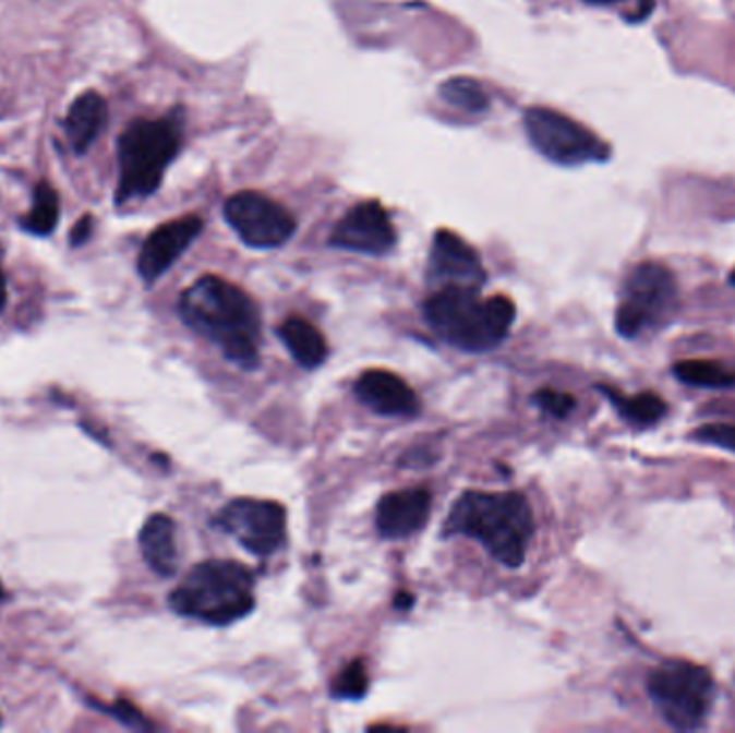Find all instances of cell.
I'll return each mask as SVG.
<instances>
[{
    "mask_svg": "<svg viewBox=\"0 0 735 733\" xmlns=\"http://www.w3.org/2000/svg\"><path fill=\"white\" fill-rule=\"evenodd\" d=\"M525 132L538 153L562 166L602 161L609 155V147L588 128L549 108H529Z\"/></svg>",
    "mask_w": 735,
    "mask_h": 733,
    "instance_id": "obj_8",
    "label": "cell"
},
{
    "mask_svg": "<svg viewBox=\"0 0 735 733\" xmlns=\"http://www.w3.org/2000/svg\"><path fill=\"white\" fill-rule=\"evenodd\" d=\"M429 278L439 287H467L480 291L486 272L478 252L465 239L449 230H437L429 259Z\"/></svg>",
    "mask_w": 735,
    "mask_h": 733,
    "instance_id": "obj_12",
    "label": "cell"
},
{
    "mask_svg": "<svg viewBox=\"0 0 735 733\" xmlns=\"http://www.w3.org/2000/svg\"><path fill=\"white\" fill-rule=\"evenodd\" d=\"M439 93L447 104L465 112H471V115L484 112L489 108V95L482 88V84L473 77H465V75L449 77L439 86Z\"/></svg>",
    "mask_w": 735,
    "mask_h": 733,
    "instance_id": "obj_22",
    "label": "cell"
},
{
    "mask_svg": "<svg viewBox=\"0 0 735 733\" xmlns=\"http://www.w3.org/2000/svg\"><path fill=\"white\" fill-rule=\"evenodd\" d=\"M168 604L183 617L228 626L254 609V575L237 562H203L170 593Z\"/></svg>",
    "mask_w": 735,
    "mask_h": 733,
    "instance_id": "obj_4",
    "label": "cell"
},
{
    "mask_svg": "<svg viewBox=\"0 0 735 733\" xmlns=\"http://www.w3.org/2000/svg\"><path fill=\"white\" fill-rule=\"evenodd\" d=\"M285 347L291 351L297 364L303 368L321 366L327 360V343L323 334L305 319L291 316L278 329Z\"/></svg>",
    "mask_w": 735,
    "mask_h": 733,
    "instance_id": "obj_18",
    "label": "cell"
},
{
    "mask_svg": "<svg viewBox=\"0 0 735 733\" xmlns=\"http://www.w3.org/2000/svg\"><path fill=\"white\" fill-rule=\"evenodd\" d=\"M424 316L447 345L467 353H486L508 338L516 305L504 295L482 299L478 289L442 287L424 303Z\"/></svg>",
    "mask_w": 735,
    "mask_h": 733,
    "instance_id": "obj_3",
    "label": "cell"
},
{
    "mask_svg": "<svg viewBox=\"0 0 735 733\" xmlns=\"http://www.w3.org/2000/svg\"><path fill=\"white\" fill-rule=\"evenodd\" d=\"M329 245L358 254L383 256L396 245V228L383 205L368 201L353 207L334 226Z\"/></svg>",
    "mask_w": 735,
    "mask_h": 733,
    "instance_id": "obj_11",
    "label": "cell"
},
{
    "mask_svg": "<svg viewBox=\"0 0 735 733\" xmlns=\"http://www.w3.org/2000/svg\"><path fill=\"white\" fill-rule=\"evenodd\" d=\"M714 690L712 673L686 660H666L648 677L659 714L675 730H697L712 708Z\"/></svg>",
    "mask_w": 735,
    "mask_h": 733,
    "instance_id": "obj_6",
    "label": "cell"
},
{
    "mask_svg": "<svg viewBox=\"0 0 735 733\" xmlns=\"http://www.w3.org/2000/svg\"><path fill=\"white\" fill-rule=\"evenodd\" d=\"M4 303H7V283H4V274L0 269V312H2Z\"/></svg>",
    "mask_w": 735,
    "mask_h": 733,
    "instance_id": "obj_28",
    "label": "cell"
},
{
    "mask_svg": "<svg viewBox=\"0 0 735 733\" xmlns=\"http://www.w3.org/2000/svg\"><path fill=\"white\" fill-rule=\"evenodd\" d=\"M677 308V283L659 263L635 267L624 285L615 325L624 338H639L662 327Z\"/></svg>",
    "mask_w": 735,
    "mask_h": 733,
    "instance_id": "obj_7",
    "label": "cell"
},
{
    "mask_svg": "<svg viewBox=\"0 0 735 733\" xmlns=\"http://www.w3.org/2000/svg\"><path fill=\"white\" fill-rule=\"evenodd\" d=\"M112 714H115L123 725H128V728H136V730L147 728L145 717H143L132 704H128V701H123V699H119V701L115 704Z\"/></svg>",
    "mask_w": 735,
    "mask_h": 733,
    "instance_id": "obj_26",
    "label": "cell"
},
{
    "mask_svg": "<svg viewBox=\"0 0 735 733\" xmlns=\"http://www.w3.org/2000/svg\"><path fill=\"white\" fill-rule=\"evenodd\" d=\"M692 440L735 452V426L734 424H708V426L697 429L692 433Z\"/></svg>",
    "mask_w": 735,
    "mask_h": 733,
    "instance_id": "obj_25",
    "label": "cell"
},
{
    "mask_svg": "<svg viewBox=\"0 0 735 733\" xmlns=\"http://www.w3.org/2000/svg\"><path fill=\"white\" fill-rule=\"evenodd\" d=\"M533 402L549 416L553 418H568L575 407H577V400L566 394V392H557V389H551V387H544L540 389L535 396H533Z\"/></svg>",
    "mask_w": 735,
    "mask_h": 733,
    "instance_id": "obj_24",
    "label": "cell"
},
{
    "mask_svg": "<svg viewBox=\"0 0 735 733\" xmlns=\"http://www.w3.org/2000/svg\"><path fill=\"white\" fill-rule=\"evenodd\" d=\"M179 314L190 329L216 343L234 366L254 370L261 364V310L239 287L203 276L179 297Z\"/></svg>",
    "mask_w": 735,
    "mask_h": 733,
    "instance_id": "obj_1",
    "label": "cell"
},
{
    "mask_svg": "<svg viewBox=\"0 0 735 733\" xmlns=\"http://www.w3.org/2000/svg\"><path fill=\"white\" fill-rule=\"evenodd\" d=\"M356 396L378 416L409 418L420 409L415 392L389 370H366L356 383Z\"/></svg>",
    "mask_w": 735,
    "mask_h": 733,
    "instance_id": "obj_14",
    "label": "cell"
},
{
    "mask_svg": "<svg viewBox=\"0 0 735 733\" xmlns=\"http://www.w3.org/2000/svg\"><path fill=\"white\" fill-rule=\"evenodd\" d=\"M224 218L245 245L256 250L285 245L297 228L293 216L282 205L256 192L230 196L224 205Z\"/></svg>",
    "mask_w": 735,
    "mask_h": 733,
    "instance_id": "obj_10",
    "label": "cell"
},
{
    "mask_svg": "<svg viewBox=\"0 0 735 733\" xmlns=\"http://www.w3.org/2000/svg\"><path fill=\"white\" fill-rule=\"evenodd\" d=\"M106 121H108V104L99 93L86 91L75 99L65 119V132L70 145L77 155H84L97 141V136L106 128Z\"/></svg>",
    "mask_w": 735,
    "mask_h": 733,
    "instance_id": "obj_16",
    "label": "cell"
},
{
    "mask_svg": "<svg viewBox=\"0 0 735 733\" xmlns=\"http://www.w3.org/2000/svg\"><path fill=\"white\" fill-rule=\"evenodd\" d=\"M141 551L148 568L159 577L177 573V525L166 514H153L141 531Z\"/></svg>",
    "mask_w": 735,
    "mask_h": 733,
    "instance_id": "obj_17",
    "label": "cell"
},
{
    "mask_svg": "<svg viewBox=\"0 0 735 733\" xmlns=\"http://www.w3.org/2000/svg\"><path fill=\"white\" fill-rule=\"evenodd\" d=\"M183 141V110L164 119L134 121L119 139L117 203L147 199L157 192L166 168L177 157Z\"/></svg>",
    "mask_w": 735,
    "mask_h": 733,
    "instance_id": "obj_5",
    "label": "cell"
},
{
    "mask_svg": "<svg viewBox=\"0 0 735 733\" xmlns=\"http://www.w3.org/2000/svg\"><path fill=\"white\" fill-rule=\"evenodd\" d=\"M675 376L682 383L695 385V387H735V370L721 366L716 362H706V360H686L679 362L673 368Z\"/></svg>",
    "mask_w": 735,
    "mask_h": 733,
    "instance_id": "obj_21",
    "label": "cell"
},
{
    "mask_svg": "<svg viewBox=\"0 0 735 733\" xmlns=\"http://www.w3.org/2000/svg\"><path fill=\"white\" fill-rule=\"evenodd\" d=\"M4 598V589H2V586H0V600Z\"/></svg>",
    "mask_w": 735,
    "mask_h": 733,
    "instance_id": "obj_32",
    "label": "cell"
},
{
    "mask_svg": "<svg viewBox=\"0 0 735 733\" xmlns=\"http://www.w3.org/2000/svg\"><path fill=\"white\" fill-rule=\"evenodd\" d=\"M730 283H732V285L735 287V269L732 272V276H730Z\"/></svg>",
    "mask_w": 735,
    "mask_h": 733,
    "instance_id": "obj_31",
    "label": "cell"
},
{
    "mask_svg": "<svg viewBox=\"0 0 735 733\" xmlns=\"http://www.w3.org/2000/svg\"><path fill=\"white\" fill-rule=\"evenodd\" d=\"M59 194L57 190L41 181L35 188V199H33V207L31 212L20 220V226L31 232V235H39L46 237L50 232H55L57 224H59Z\"/></svg>",
    "mask_w": 735,
    "mask_h": 733,
    "instance_id": "obj_20",
    "label": "cell"
},
{
    "mask_svg": "<svg viewBox=\"0 0 735 733\" xmlns=\"http://www.w3.org/2000/svg\"><path fill=\"white\" fill-rule=\"evenodd\" d=\"M600 389L611 398L617 413L632 426H652L666 413V402L652 392H643L637 396H622L609 387H600Z\"/></svg>",
    "mask_w": 735,
    "mask_h": 733,
    "instance_id": "obj_19",
    "label": "cell"
},
{
    "mask_svg": "<svg viewBox=\"0 0 735 733\" xmlns=\"http://www.w3.org/2000/svg\"><path fill=\"white\" fill-rule=\"evenodd\" d=\"M443 536H469L508 568L525 562L533 536V514L520 493L469 491L458 497L443 522Z\"/></svg>",
    "mask_w": 735,
    "mask_h": 733,
    "instance_id": "obj_2",
    "label": "cell"
},
{
    "mask_svg": "<svg viewBox=\"0 0 735 733\" xmlns=\"http://www.w3.org/2000/svg\"><path fill=\"white\" fill-rule=\"evenodd\" d=\"M212 525L232 536L250 553L267 557L285 542L287 510L267 500H234L214 516Z\"/></svg>",
    "mask_w": 735,
    "mask_h": 733,
    "instance_id": "obj_9",
    "label": "cell"
},
{
    "mask_svg": "<svg viewBox=\"0 0 735 733\" xmlns=\"http://www.w3.org/2000/svg\"><path fill=\"white\" fill-rule=\"evenodd\" d=\"M411 602H413V598H409V593H398V598H396V606L400 609H409L411 606Z\"/></svg>",
    "mask_w": 735,
    "mask_h": 733,
    "instance_id": "obj_29",
    "label": "cell"
},
{
    "mask_svg": "<svg viewBox=\"0 0 735 733\" xmlns=\"http://www.w3.org/2000/svg\"><path fill=\"white\" fill-rule=\"evenodd\" d=\"M589 4H611V2H617V0H586Z\"/></svg>",
    "mask_w": 735,
    "mask_h": 733,
    "instance_id": "obj_30",
    "label": "cell"
},
{
    "mask_svg": "<svg viewBox=\"0 0 735 733\" xmlns=\"http://www.w3.org/2000/svg\"><path fill=\"white\" fill-rule=\"evenodd\" d=\"M431 506L433 497L426 489L389 493L376 506V529L389 540L407 538L426 525Z\"/></svg>",
    "mask_w": 735,
    "mask_h": 733,
    "instance_id": "obj_15",
    "label": "cell"
},
{
    "mask_svg": "<svg viewBox=\"0 0 735 733\" xmlns=\"http://www.w3.org/2000/svg\"><path fill=\"white\" fill-rule=\"evenodd\" d=\"M201 230L203 220L198 216L166 221L157 230H153L138 256V272L143 280L148 285L159 280L177 263V259L192 245V241L201 235Z\"/></svg>",
    "mask_w": 735,
    "mask_h": 733,
    "instance_id": "obj_13",
    "label": "cell"
},
{
    "mask_svg": "<svg viewBox=\"0 0 735 733\" xmlns=\"http://www.w3.org/2000/svg\"><path fill=\"white\" fill-rule=\"evenodd\" d=\"M93 216H84L80 220L75 221L74 230H72V245H82L88 241L91 232H93Z\"/></svg>",
    "mask_w": 735,
    "mask_h": 733,
    "instance_id": "obj_27",
    "label": "cell"
},
{
    "mask_svg": "<svg viewBox=\"0 0 735 733\" xmlns=\"http://www.w3.org/2000/svg\"><path fill=\"white\" fill-rule=\"evenodd\" d=\"M368 693V673L364 660L349 662L332 684V697L336 699H351L358 701Z\"/></svg>",
    "mask_w": 735,
    "mask_h": 733,
    "instance_id": "obj_23",
    "label": "cell"
}]
</instances>
